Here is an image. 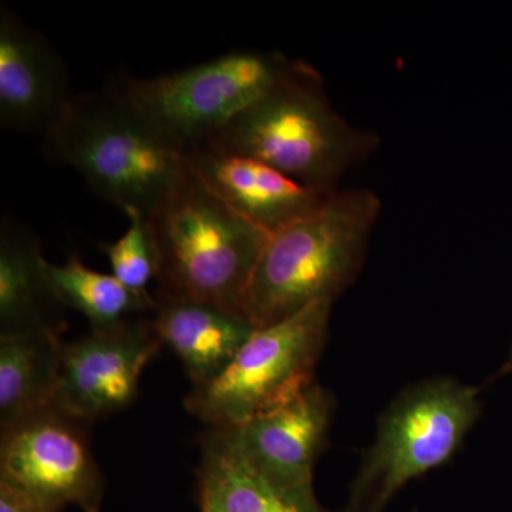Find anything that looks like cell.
I'll list each match as a JSON object with an SVG mask.
<instances>
[{"mask_svg":"<svg viewBox=\"0 0 512 512\" xmlns=\"http://www.w3.org/2000/svg\"><path fill=\"white\" fill-rule=\"evenodd\" d=\"M379 144L377 134L352 126L333 109L318 70L295 60L262 99L202 146L255 158L306 187L332 194Z\"/></svg>","mask_w":512,"mask_h":512,"instance_id":"cell-1","label":"cell"},{"mask_svg":"<svg viewBox=\"0 0 512 512\" xmlns=\"http://www.w3.org/2000/svg\"><path fill=\"white\" fill-rule=\"evenodd\" d=\"M380 211L372 190H338L318 210L272 234L245 298L255 328L335 302L362 269Z\"/></svg>","mask_w":512,"mask_h":512,"instance_id":"cell-2","label":"cell"},{"mask_svg":"<svg viewBox=\"0 0 512 512\" xmlns=\"http://www.w3.org/2000/svg\"><path fill=\"white\" fill-rule=\"evenodd\" d=\"M52 160L121 211L151 217L187 173V157L109 90L74 94L45 134Z\"/></svg>","mask_w":512,"mask_h":512,"instance_id":"cell-3","label":"cell"},{"mask_svg":"<svg viewBox=\"0 0 512 512\" xmlns=\"http://www.w3.org/2000/svg\"><path fill=\"white\" fill-rule=\"evenodd\" d=\"M148 218L161 255L154 295L217 303L245 315L248 288L271 235L231 210L190 168Z\"/></svg>","mask_w":512,"mask_h":512,"instance_id":"cell-4","label":"cell"},{"mask_svg":"<svg viewBox=\"0 0 512 512\" xmlns=\"http://www.w3.org/2000/svg\"><path fill=\"white\" fill-rule=\"evenodd\" d=\"M480 389L451 377L414 383L377 423L346 512H383L404 485L447 463L480 419Z\"/></svg>","mask_w":512,"mask_h":512,"instance_id":"cell-5","label":"cell"},{"mask_svg":"<svg viewBox=\"0 0 512 512\" xmlns=\"http://www.w3.org/2000/svg\"><path fill=\"white\" fill-rule=\"evenodd\" d=\"M281 52L235 50L163 76L114 77L107 90L183 151L210 143L291 69Z\"/></svg>","mask_w":512,"mask_h":512,"instance_id":"cell-6","label":"cell"},{"mask_svg":"<svg viewBox=\"0 0 512 512\" xmlns=\"http://www.w3.org/2000/svg\"><path fill=\"white\" fill-rule=\"evenodd\" d=\"M332 306L315 303L256 329L220 376L191 390L184 402L187 412L208 427H234L311 386L328 339Z\"/></svg>","mask_w":512,"mask_h":512,"instance_id":"cell-7","label":"cell"},{"mask_svg":"<svg viewBox=\"0 0 512 512\" xmlns=\"http://www.w3.org/2000/svg\"><path fill=\"white\" fill-rule=\"evenodd\" d=\"M87 427L50 406L2 429L0 478L20 485L57 511L76 505L83 512H100L104 477Z\"/></svg>","mask_w":512,"mask_h":512,"instance_id":"cell-8","label":"cell"},{"mask_svg":"<svg viewBox=\"0 0 512 512\" xmlns=\"http://www.w3.org/2000/svg\"><path fill=\"white\" fill-rule=\"evenodd\" d=\"M161 348L151 315L63 342L52 406L87 424L123 412L136 400L141 375Z\"/></svg>","mask_w":512,"mask_h":512,"instance_id":"cell-9","label":"cell"},{"mask_svg":"<svg viewBox=\"0 0 512 512\" xmlns=\"http://www.w3.org/2000/svg\"><path fill=\"white\" fill-rule=\"evenodd\" d=\"M333 414L335 397L313 382L288 402L221 429L264 476L292 493L316 497L313 473L328 443Z\"/></svg>","mask_w":512,"mask_h":512,"instance_id":"cell-10","label":"cell"},{"mask_svg":"<svg viewBox=\"0 0 512 512\" xmlns=\"http://www.w3.org/2000/svg\"><path fill=\"white\" fill-rule=\"evenodd\" d=\"M62 57L39 30L0 8V124L45 134L73 99Z\"/></svg>","mask_w":512,"mask_h":512,"instance_id":"cell-11","label":"cell"},{"mask_svg":"<svg viewBox=\"0 0 512 512\" xmlns=\"http://www.w3.org/2000/svg\"><path fill=\"white\" fill-rule=\"evenodd\" d=\"M188 168L231 210L269 235L318 210L330 195L255 158L210 146L185 151Z\"/></svg>","mask_w":512,"mask_h":512,"instance_id":"cell-12","label":"cell"},{"mask_svg":"<svg viewBox=\"0 0 512 512\" xmlns=\"http://www.w3.org/2000/svg\"><path fill=\"white\" fill-rule=\"evenodd\" d=\"M154 298L151 319L158 338L181 360L194 387L220 376L256 330L247 316L217 303Z\"/></svg>","mask_w":512,"mask_h":512,"instance_id":"cell-13","label":"cell"},{"mask_svg":"<svg viewBox=\"0 0 512 512\" xmlns=\"http://www.w3.org/2000/svg\"><path fill=\"white\" fill-rule=\"evenodd\" d=\"M200 444V512H326L318 498L292 493L256 470L227 430L208 427Z\"/></svg>","mask_w":512,"mask_h":512,"instance_id":"cell-14","label":"cell"},{"mask_svg":"<svg viewBox=\"0 0 512 512\" xmlns=\"http://www.w3.org/2000/svg\"><path fill=\"white\" fill-rule=\"evenodd\" d=\"M39 239L10 215L0 224V333L62 330L66 323L46 275Z\"/></svg>","mask_w":512,"mask_h":512,"instance_id":"cell-15","label":"cell"},{"mask_svg":"<svg viewBox=\"0 0 512 512\" xmlns=\"http://www.w3.org/2000/svg\"><path fill=\"white\" fill-rule=\"evenodd\" d=\"M62 330L0 333V429L52 406Z\"/></svg>","mask_w":512,"mask_h":512,"instance_id":"cell-16","label":"cell"},{"mask_svg":"<svg viewBox=\"0 0 512 512\" xmlns=\"http://www.w3.org/2000/svg\"><path fill=\"white\" fill-rule=\"evenodd\" d=\"M47 279L64 308L89 319L92 329L110 328L138 316L151 315L154 295H141L121 284L116 276L94 271L77 256L64 264H45Z\"/></svg>","mask_w":512,"mask_h":512,"instance_id":"cell-17","label":"cell"},{"mask_svg":"<svg viewBox=\"0 0 512 512\" xmlns=\"http://www.w3.org/2000/svg\"><path fill=\"white\" fill-rule=\"evenodd\" d=\"M127 231L117 241L101 245L109 259L111 275L141 295H150L148 285L157 281L161 269L160 247L153 224L146 214L137 210L124 211Z\"/></svg>","mask_w":512,"mask_h":512,"instance_id":"cell-18","label":"cell"},{"mask_svg":"<svg viewBox=\"0 0 512 512\" xmlns=\"http://www.w3.org/2000/svg\"><path fill=\"white\" fill-rule=\"evenodd\" d=\"M0 512H60L35 494L0 478Z\"/></svg>","mask_w":512,"mask_h":512,"instance_id":"cell-19","label":"cell"},{"mask_svg":"<svg viewBox=\"0 0 512 512\" xmlns=\"http://www.w3.org/2000/svg\"><path fill=\"white\" fill-rule=\"evenodd\" d=\"M512 373V343L510 346V353H508L507 359H505L504 365L498 369V372L495 373L493 377H491L490 382H494V380L500 379V377L511 375Z\"/></svg>","mask_w":512,"mask_h":512,"instance_id":"cell-20","label":"cell"}]
</instances>
